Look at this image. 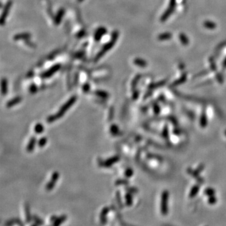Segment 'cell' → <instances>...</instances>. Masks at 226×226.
Here are the masks:
<instances>
[{"label": "cell", "mask_w": 226, "mask_h": 226, "mask_svg": "<svg viewBox=\"0 0 226 226\" xmlns=\"http://www.w3.org/2000/svg\"><path fill=\"white\" fill-rule=\"evenodd\" d=\"M76 100H77V97L76 96L71 97L66 102H65V104H64L62 106V107L60 108L58 112L55 114L50 115V116H49L47 118V122L48 123H52L58 120V119H60L62 117H63L64 114L67 111V110L69 108H71L72 106V105L76 102Z\"/></svg>", "instance_id": "6da1fadb"}, {"label": "cell", "mask_w": 226, "mask_h": 226, "mask_svg": "<svg viewBox=\"0 0 226 226\" xmlns=\"http://www.w3.org/2000/svg\"><path fill=\"white\" fill-rule=\"evenodd\" d=\"M59 177V174L58 171H55L53 172V174L52 175V177L50 180L47 183L46 185V190L47 191H50L52 189L54 188L55 185L56 184L57 180H58Z\"/></svg>", "instance_id": "7a4b0ae2"}, {"label": "cell", "mask_w": 226, "mask_h": 226, "mask_svg": "<svg viewBox=\"0 0 226 226\" xmlns=\"http://www.w3.org/2000/svg\"><path fill=\"white\" fill-rule=\"evenodd\" d=\"M119 160H120V157H119L118 156H114V157H111L108 160H106V161L103 162V165H102V167L106 168L111 167L113 165H114V164L118 162Z\"/></svg>", "instance_id": "3957f363"}, {"label": "cell", "mask_w": 226, "mask_h": 226, "mask_svg": "<svg viewBox=\"0 0 226 226\" xmlns=\"http://www.w3.org/2000/svg\"><path fill=\"white\" fill-rule=\"evenodd\" d=\"M109 212V208L108 207H104L102 209L100 213V223L101 224L104 225L107 223V215Z\"/></svg>", "instance_id": "277c9868"}, {"label": "cell", "mask_w": 226, "mask_h": 226, "mask_svg": "<svg viewBox=\"0 0 226 226\" xmlns=\"http://www.w3.org/2000/svg\"><path fill=\"white\" fill-rule=\"evenodd\" d=\"M36 143V137L32 136L30 139V141L28 142L27 146V151L28 152V153H31V152L34 151Z\"/></svg>", "instance_id": "5b68a950"}, {"label": "cell", "mask_w": 226, "mask_h": 226, "mask_svg": "<svg viewBox=\"0 0 226 226\" xmlns=\"http://www.w3.org/2000/svg\"><path fill=\"white\" fill-rule=\"evenodd\" d=\"M115 40H116V35H114L113 41H111V42H110L108 44H107L106 45V47L104 48H103V49H102V50L99 53V55L97 56V58H100V57H101L102 55L104 54L105 52H106L107 51H108V50H109V48H111L113 46V45L115 42Z\"/></svg>", "instance_id": "8992f818"}, {"label": "cell", "mask_w": 226, "mask_h": 226, "mask_svg": "<svg viewBox=\"0 0 226 226\" xmlns=\"http://www.w3.org/2000/svg\"><path fill=\"white\" fill-rule=\"evenodd\" d=\"M22 101V98L20 97H16L13 99H12L10 100L9 101H8L7 103H6V107L8 108H12V107L15 106L16 104H18L19 102H21Z\"/></svg>", "instance_id": "52a82bcc"}, {"label": "cell", "mask_w": 226, "mask_h": 226, "mask_svg": "<svg viewBox=\"0 0 226 226\" xmlns=\"http://www.w3.org/2000/svg\"><path fill=\"white\" fill-rule=\"evenodd\" d=\"M24 213H25L26 221H27V223H30V222H31V220L32 219V217L31 216L29 205H28V204H24Z\"/></svg>", "instance_id": "ba28073f"}, {"label": "cell", "mask_w": 226, "mask_h": 226, "mask_svg": "<svg viewBox=\"0 0 226 226\" xmlns=\"http://www.w3.org/2000/svg\"><path fill=\"white\" fill-rule=\"evenodd\" d=\"M67 217L66 215H62L60 217H58L55 219V220L53 223V225H59L62 224L63 223L67 220Z\"/></svg>", "instance_id": "9c48e42d"}, {"label": "cell", "mask_w": 226, "mask_h": 226, "mask_svg": "<svg viewBox=\"0 0 226 226\" xmlns=\"http://www.w3.org/2000/svg\"><path fill=\"white\" fill-rule=\"evenodd\" d=\"M44 127L42 123H36L34 126V132L36 134H41L43 132Z\"/></svg>", "instance_id": "30bf717a"}, {"label": "cell", "mask_w": 226, "mask_h": 226, "mask_svg": "<svg viewBox=\"0 0 226 226\" xmlns=\"http://www.w3.org/2000/svg\"><path fill=\"white\" fill-rule=\"evenodd\" d=\"M109 131H110V133L112 135L116 136L118 134L119 132H120V129H119V127L117 125L113 124L110 126Z\"/></svg>", "instance_id": "8fae6325"}, {"label": "cell", "mask_w": 226, "mask_h": 226, "mask_svg": "<svg viewBox=\"0 0 226 226\" xmlns=\"http://www.w3.org/2000/svg\"><path fill=\"white\" fill-rule=\"evenodd\" d=\"M8 91V86H7V81L5 79H3L1 81V92L3 95L6 94Z\"/></svg>", "instance_id": "7c38bea8"}, {"label": "cell", "mask_w": 226, "mask_h": 226, "mask_svg": "<svg viewBox=\"0 0 226 226\" xmlns=\"http://www.w3.org/2000/svg\"><path fill=\"white\" fill-rule=\"evenodd\" d=\"M47 143V138L46 137H42L38 139L37 141V145L39 148H43L45 146Z\"/></svg>", "instance_id": "4fadbf2b"}, {"label": "cell", "mask_w": 226, "mask_h": 226, "mask_svg": "<svg viewBox=\"0 0 226 226\" xmlns=\"http://www.w3.org/2000/svg\"><path fill=\"white\" fill-rule=\"evenodd\" d=\"M14 224H17L18 225H23V224L21 223V220H20L18 219H16V218L8 220L7 223L5 224V225H11Z\"/></svg>", "instance_id": "5bb4252c"}, {"label": "cell", "mask_w": 226, "mask_h": 226, "mask_svg": "<svg viewBox=\"0 0 226 226\" xmlns=\"http://www.w3.org/2000/svg\"><path fill=\"white\" fill-rule=\"evenodd\" d=\"M125 199H126V204L128 206H130L132 205L133 203V198L131 197V195L129 194H126L125 195Z\"/></svg>", "instance_id": "9a60e30c"}, {"label": "cell", "mask_w": 226, "mask_h": 226, "mask_svg": "<svg viewBox=\"0 0 226 226\" xmlns=\"http://www.w3.org/2000/svg\"><path fill=\"white\" fill-rule=\"evenodd\" d=\"M32 219H34V220L35 222V224H36V225L43 224V220H42L40 218H39V217L37 216H36V215L33 216Z\"/></svg>", "instance_id": "2e32d148"}, {"label": "cell", "mask_w": 226, "mask_h": 226, "mask_svg": "<svg viewBox=\"0 0 226 226\" xmlns=\"http://www.w3.org/2000/svg\"><path fill=\"white\" fill-rule=\"evenodd\" d=\"M128 183V180H126V179H118L116 181V182H115V185L117 186L122 185H126Z\"/></svg>", "instance_id": "e0dca14e"}, {"label": "cell", "mask_w": 226, "mask_h": 226, "mask_svg": "<svg viewBox=\"0 0 226 226\" xmlns=\"http://www.w3.org/2000/svg\"><path fill=\"white\" fill-rule=\"evenodd\" d=\"M116 199H117V202H118V205H119V206H120V208H122L123 205H122V201H121L120 192H119V191H118L116 192Z\"/></svg>", "instance_id": "ac0fdd59"}, {"label": "cell", "mask_w": 226, "mask_h": 226, "mask_svg": "<svg viewBox=\"0 0 226 226\" xmlns=\"http://www.w3.org/2000/svg\"><path fill=\"white\" fill-rule=\"evenodd\" d=\"M95 94H96L97 96H99V97H103V98H106L108 97V94L106 92H104V91H102V90H98V91H96L95 92Z\"/></svg>", "instance_id": "d6986e66"}, {"label": "cell", "mask_w": 226, "mask_h": 226, "mask_svg": "<svg viewBox=\"0 0 226 226\" xmlns=\"http://www.w3.org/2000/svg\"><path fill=\"white\" fill-rule=\"evenodd\" d=\"M114 109L113 107L110 108L109 111V114H108V120L109 121H111L114 118Z\"/></svg>", "instance_id": "ffe728a7"}, {"label": "cell", "mask_w": 226, "mask_h": 226, "mask_svg": "<svg viewBox=\"0 0 226 226\" xmlns=\"http://www.w3.org/2000/svg\"><path fill=\"white\" fill-rule=\"evenodd\" d=\"M133 175V170L131 168H127L125 171V176L126 178H129Z\"/></svg>", "instance_id": "44dd1931"}, {"label": "cell", "mask_w": 226, "mask_h": 226, "mask_svg": "<svg viewBox=\"0 0 226 226\" xmlns=\"http://www.w3.org/2000/svg\"><path fill=\"white\" fill-rule=\"evenodd\" d=\"M89 86L88 85H85V86L84 87V92H87L89 90Z\"/></svg>", "instance_id": "7402d4cb"}, {"label": "cell", "mask_w": 226, "mask_h": 226, "mask_svg": "<svg viewBox=\"0 0 226 226\" xmlns=\"http://www.w3.org/2000/svg\"><path fill=\"white\" fill-rule=\"evenodd\" d=\"M57 219V217H56V216H53L52 217H51V218H50V220H51V222H53H53H54L55 220V219Z\"/></svg>", "instance_id": "603a6c76"}]
</instances>
